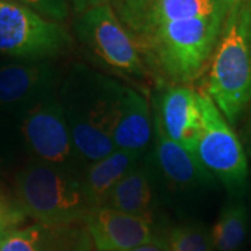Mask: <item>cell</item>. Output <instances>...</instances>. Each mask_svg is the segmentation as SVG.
Masks as SVG:
<instances>
[{
	"label": "cell",
	"mask_w": 251,
	"mask_h": 251,
	"mask_svg": "<svg viewBox=\"0 0 251 251\" xmlns=\"http://www.w3.org/2000/svg\"><path fill=\"white\" fill-rule=\"evenodd\" d=\"M16 202L38 224H84L94 209L80 175L45 162L25 165L14 180Z\"/></svg>",
	"instance_id": "cell-3"
},
{
	"label": "cell",
	"mask_w": 251,
	"mask_h": 251,
	"mask_svg": "<svg viewBox=\"0 0 251 251\" xmlns=\"http://www.w3.org/2000/svg\"><path fill=\"white\" fill-rule=\"evenodd\" d=\"M145 155L147 153L115 150L98 161L88 163L81 175V180L92 206H105L113 187L134 169Z\"/></svg>",
	"instance_id": "cell-17"
},
{
	"label": "cell",
	"mask_w": 251,
	"mask_h": 251,
	"mask_svg": "<svg viewBox=\"0 0 251 251\" xmlns=\"http://www.w3.org/2000/svg\"><path fill=\"white\" fill-rule=\"evenodd\" d=\"M95 251H130L148 244H166L158 236L152 218L120 212L109 206H97L84 219Z\"/></svg>",
	"instance_id": "cell-11"
},
{
	"label": "cell",
	"mask_w": 251,
	"mask_h": 251,
	"mask_svg": "<svg viewBox=\"0 0 251 251\" xmlns=\"http://www.w3.org/2000/svg\"><path fill=\"white\" fill-rule=\"evenodd\" d=\"M69 3H70V6L74 9L75 13L82 14L87 10L98 7V6H102V4H112L113 0H69Z\"/></svg>",
	"instance_id": "cell-23"
},
{
	"label": "cell",
	"mask_w": 251,
	"mask_h": 251,
	"mask_svg": "<svg viewBox=\"0 0 251 251\" xmlns=\"http://www.w3.org/2000/svg\"><path fill=\"white\" fill-rule=\"evenodd\" d=\"M168 251H211V233L200 225H179L166 236Z\"/></svg>",
	"instance_id": "cell-19"
},
{
	"label": "cell",
	"mask_w": 251,
	"mask_h": 251,
	"mask_svg": "<svg viewBox=\"0 0 251 251\" xmlns=\"http://www.w3.org/2000/svg\"><path fill=\"white\" fill-rule=\"evenodd\" d=\"M21 134L41 162L82 175L84 163L75 151L59 98L50 95L38 102L21 120Z\"/></svg>",
	"instance_id": "cell-8"
},
{
	"label": "cell",
	"mask_w": 251,
	"mask_h": 251,
	"mask_svg": "<svg viewBox=\"0 0 251 251\" xmlns=\"http://www.w3.org/2000/svg\"><path fill=\"white\" fill-rule=\"evenodd\" d=\"M153 148L147 153L152 168L156 183L169 191H197L208 188L216 183L215 177L206 171L194 153L188 152L181 145L171 140L163 127L158 113L153 110Z\"/></svg>",
	"instance_id": "cell-10"
},
{
	"label": "cell",
	"mask_w": 251,
	"mask_h": 251,
	"mask_svg": "<svg viewBox=\"0 0 251 251\" xmlns=\"http://www.w3.org/2000/svg\"><path fill=\"white\" fill-rule=\"evenodd\" d=\"M112 7L135 44L166 23L226 14L221 0H113Z\"/></svg>",
	"instance_id": "cell-9"
},
{
	"label": "cell",
	"mask_w": 251,
	"mask_h": 251,
	"mask_svg": "<svg viewBox=\"0 0 251 251\" xmlns=\"http://www.w3.org/2000/svg\"><path fill=\"white\" fill-rule=\"evenodd\" d=\"M239 10L226 16L205 90L230 126L251 103V56L239 24Z\"/></svg>",
	"instance_id": "cell-4"
},
{
	"label": "cell",
	"mask_w": 251,
	"mask_h": 251,
	"mask_svg": "<svg viewBox=\"0 0 251 251\" xmlns=\"http://www.w3.org/2000/svg\"><path fill=\"white\" fill-rule=\"evenodd\" d=\"M152 138L153 122L148 100L140 92L120 84L112 117L115 148L147 153Z\"/></svg>",
	"instance_id": "cell-13"
},
{
	"label": "cell",
	"mask_w": 251,
	"mask_h": 251,
	"mask_svg": "<svg viewBox=\"0 0 251 251\" xmlns=\"http://www.w3.org/2000/svg\"><path fill=\"white\" fill-rule=\"evenodd\" d=\"M166 135L196 155L200 134V108L197 92L184 84L168 85L156 99L153 109Z\"/></svg>",
	"instance_id": "cell-14"
},
{
	"label": "cell",
	"mask_w": 251,
	"mask_h": 251,
	"mask_svg": "<svg viewBox=\"0 0 251 251\" xmlns=\"http://www.w3.org/2000/svg\"><path fill=\"white\" fill-rule=\"evenodd\" d=\"M246 119L243 123L242 137H243V148L246 151L247 158H251V103L250 106L246 110Z\"/></svg>",
	"instance_id": "cell-24"
},
{
	"label": "cell",
	"mask_w": 251,
	"mask_h": 251,
	"mask_svg": "<svg viewBox=\"0 0 251 251\" xmlns=\"http://www.w3.org/2000/svg\"><path fill=\"white\" fill-rule=\"evenodd\" d=\"M155 176L145 155L141 162L117 183L109 194L105 206L128 215L151 218L155 202Z\"/></svg>",
	"instance_id": "cell-16"
},
{
	"label": "cell",
	"mask_w": 251,
	"mask_h": 251,
	"mask_svg": "<svg viewBox=\"0 0 251 251\" xmlns=\"http://www.w3.org/2000/svg\"><path fill=\"white\" fill-rule=\"evenodd\" d=\"M84 224L45 225L11 230L0 242V251H92Z\"/></svg>",
	"instance_id": "cell-15"
},
{
	"label": "cell",
	"mask_w": 251,
	"mask_h": 251,
	"mask_svg": "<svg viewBox=\"0 0 251 251\" xmlns=\"http://www.w3.org/2000/svg\"><path fill=\"white\" fill-rule=\"evenodd\" d=\"M222 6H224L225 11H226V16L232 11H236L242 7L243 0H221Z\"/></svg>",
	"instance_id": "cell-25"
},
{
	"label": "cell",
	"mask_w": 251,
	"mask_h": 251,
	"mask_svg": "<svg viewBox=\"0 0 251 251\" xmlns=\"http://www.w3.org/2000/svg\"><path fill=\"white\" fill-rule=\"evenodd\" d=\"M4 161V151H3V148L0 147V163H3Z\"/></svg>",
	"instance_id": "cell-27"
},
{
	"label": "cell",
	"mask_w": 251,
	"mask_h": 251,
	"mask_svg": "<svg viewBox=\"0 0 251 251\" xmlns=\"http://www.w3.org/2000/svg\"><path fill=\"white\" fill-rule=\"evenodd\" d=\"M74 27L81 42L115 72L140 77L147 73L138 46L112 4H102L78 14Z\"/></svg>",
	"instance_id": "cell-7"
},
{
	"label": "cell",
	"mask_w": 251,
	"mask_h": 251,
	"mask_svg": "<svg viewBox=\"0 0 251 251\" xmlns=\"http://www.w3.org/2000/svg\"><path fill=\"white\" fill-rule=\"evenodd\" d=\"M17 1L28 6L42 17L56 23H62L67 20L70 14L69 0H17Z\"/></svg>",
	"instance_id": "cell-21"
},
{
	"label": "cell",
	"mask_w": 251,
	"mask_h": 251,
	"mask_svg": "<svg viewBox=\"0 0 251 251\" xmlns=\"http://www.w3.org/2000/svg\"><path fill=\"white\" fill-rule=\"evenodd\" d=\"M130 251H168V247L166 244H148V246H143V247Z\"/></svg>",
	"instance_id": "cell-26"
},
{
	"label": "cell",
	"mask_w": 251,
	"mask_h": 251,
	"mask_svg": "<svg viewBox=\"0 0 251 251\" xmlns=\"http://www.w3.org/2000/svg\"><path fill=\"white\" fill-rule=\"evenodd\" d=\"M239 24L251 56V0L243 3L239 10Z\"/></svg>",
	"instance_id": "cell-22"
},
{
	"label": "cell",
	"mask_w": 251,
	"mask_h": 251,
	"mask_svg": "<svg viewBox=\"0 0 251 251\" xmlns=\"http://www.w3.org/2000/svg\"><path fill=\"white\" fill-rule=\"evenodd\" d=\"M72 45V36L59 23L17 0H0V53L27 62H46Z\"/></svg>",
	"instance_id": "cell-6"
},
{
	"label": "cell",
	"mask_w": 251,
	"mask_h": 251,
	"mask_svg": "<svg viewBox=\"0 0 251 251\" xmlns=\"http://www.w3.org/2000/svg\"><path fill=\"white\" fill-rule=\"evenodd\" d=\"M59 73L49 62L6 63L0 66V109L27 112L54 95Z\"/></svg>",
	"instance_id": "cell-12"
},
{
	"label": "cell",
	"mask_w": 251,
	"mask_h": 251,
	"mask_svg": "<svg viewBox=\"0 0 251 251\" xmlns=\"http://www.w3.org/2000/svg\"><path fill=\"white\" fill-rule=\"evenodd\" d=\"M117 80L75 63L60 85L59 102L75 151L84 163L113 152L112 117L120 88Z\"/></svg>",
	"instance_id": "cell-1"
},
{
	"label": "cell",
	"mask_w": 251,
	"mask_h": 251,
	"mask_svg": "<svg viewBox=\"0 0 251 251\" xmlns=\"http://www.w3.org/2000/svg\"><path fill=\"white\" fill-rule=\"evenodd\" d=\"M200 134L196 156L232 196H242L249 183V161L232 126L205 91L197 92Z\"/></svg>",
	"instance_id": "cell-5"
},
{
	"label": "cell",
	"mask_w": 251,
	"mask_h": 251,
	"mask_svg": "<svg viewBox=\"0 0 251 251\" xmlns=\"http://www.w3.org/2000/svg\"><path fill=\"white\" fill-rule=\"evenodd\" d=\"M249 229V211L243 201H233L224 206L211 230L214 251H237L243 246Z\"/></svg>",
	"instance_id": "cell-18"
},
{
	"label": "cell",
	"mask_w": 251,
	"mask_h": 251,
	"mask_svg": "<svg viewBox=\"0 0 251 251\" xmlns=\"http://www.w3.org/2000/svg\"><path fill=\"white\" fill-rule=\"evenodd\" d=\"M25 218L27 216L24 215L16 200L13 201L0 190V242L11 230L20 227Z\"/></svg>",
	"instance_id": "cell-20"
},
{
	"label": "cell",
	"mask_w": 251,
	"mask_h": 251,
	"mask_svg": "<svg viewBox=\"0 0 251 251\" xmlns=\"http://www.w3.org/2000/svg\"><path fill=\"white\" fill-rule=\"evenodd\" d=\"M246 1H249V0H243V3H246Z\"/></svg>",
	"instance_id": "cell-28"
},
{
	"label": "cell",
	"mask_w": 251,
	"mask_h": 251,
	"mask_svg": "<svg viewBox=\"0 0 251 251\" xmlns=\"http://www.w3.org/2000/svg\"><path fill=\"white\" fill-rule=\"evenodd\" d=\"M226 20L225 13L211 17L166 23L140 41L153 66L173 84H186L202 73L215 50Z\"/></svg>",
	"instance_id": "cell-2"
}]
</instances>
